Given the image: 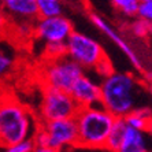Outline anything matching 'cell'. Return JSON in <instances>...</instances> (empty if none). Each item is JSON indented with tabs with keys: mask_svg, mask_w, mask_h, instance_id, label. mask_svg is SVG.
Returning a JSON list of instances; mask_svg holds the SVG:
<instances>
[{
	"mask_svg": "<svg viewBox=\"0 0 152 152\" xmlns=\"http://www.w3.org/2000/svg\"><path fill=\"white\" fill-rule=\"evenodd\" d=\"M39 119L23 104L12 97L0 99V147L32 140L39 126Z\"/></svg>",
	"mask_w": 152,
	"mask_h": 152,
	"instance_id": "cell-1",
	"label": "cell"
},
{
	"mask_svg": "<svg viewBox=\"0 0 152 152\" xmlns=\"http://www.w3.org/2000/svg\"><path fill=\"white\" fill-rule=\"evenodd\" d=\"M138 82L132 73L114 71L100 82V106L115 118H125L137 104Z\"/></svg>",
	"mask_w": 152,
	"mask_h": 152,
	"instance_id": "cell-2",
	"label": "cell"
},
{
	"mask_svg": "<svg viewBox=\"0 0 152 152\" xmlns=\"http://www.w3.org/2000/svg\"><path fill=\"white\" fill-rule=\"evenodd\" d=\"M117 118L102 106L78 108L74 117L77 148L106 149V142Z\"/></svg>",
	"mask_w": 152,
	"mask_h": 152,
	"instance_id": "cell-3",
	"label": "cell"
},
{
	"mask_svg": "<svg viewBox=\"0 0 152 152\" xmlns=\"http://www.w3.org/2000/svg\"><path fill=\"white\" fill-rule=\"evenodd\" d=\"M36 147H50L62 152L69 148H77V126L74 118L40 122L32 137Z\"/></svg>",
	"mask_w": 152,
	"mask_h": 152,
	"instance_id": "cell-4",
	"label": "cell"
},
{
	"mask_svg": "<svg viewBox=\"0 0 152 152\" xmlns=\"http://www.w3.org/2000/svg\"><path fill=\"white\" fill-rule=\"evenodd\" d=\"M66 45V56L74 63L81 66L84 70H93L107 53L104 52L102 44L91 36L81 32H74L64 42Z\"/></svg>",
	"mask_w": 152,
	"mask_h": 152,
	"instance_id": "cell-5",
	"label": "cell"
},
{
	"mask_svg": "<svg viewBox=\"0 0 152 152\" xmlns=\"http://www.w3.org/2000/svg\"><path fill=\"white\" fill-rule=\"evenodd\" d=\"M85 74V70L74 63L67 56H63L55 60H45L41 77L45 88L59 89L63 92H70L73 85L81 75Z\"/></svg>",
	"mask_w": 152,
	"mask_h": 152,
	"instance_id": "cell-6",
	"label": "cell"
},
{
	"mask_svg": "<svg viewBox=\"0 0 152 152\" xmlns=\"http://www.w3.org/2000/svg\"><path fill=\"white\" fill-rule=\"evenodd\" d=\"M78 111V106L69 92L59 89L44 88L37 113L39 122H50L56 119L74 118Z\"/></svg>",
	"mask_w": 152,
	"mask_h": 152,
	"instance_id": "cell-7",
	"label": "cell"
},
{
	"mask_svg": "<svg viewBox=\"0 0 152 152\" xmlns=\"http://www.w3.org/2000/svg\"><path fill=\"white\" fill-rule=\"evenodd\" d=\"M74 32L73 22L64 15L39 18L33 23V34L45 44H64Z\"/></svg>",
	"mask_w": 152,
	"mask_h": 152,
	"instance_id": "cell-8",
	"label": "cell"
},
{
	"mask_svg": "<svg viewBox=\"0 0 152 152\" xmlns=\"http://www.w3.org/2000/svg\"><path fill=\"white\" fill-rule=\"evenodd\" d=\"M69 93L78 108L100 106V82L86 74L78 78Z\"/></svg>",
	"mask_w": 152,
	"mask_h": 152,
	"instance_id": "cell-9",
	"label": "cell"
},
{
	"mask_svg": "<svg viewBox=\"0 0 152 152\" xmlns=\"http://www.w3.org/2000/svg\"><path fill=\"white\" fill-rule=\"evenodd\" d=\"M0 6L8 19L19 25H33L39 19L36 0H1Z\"/></svg>",
	"mask_w": 152,
	"mask_h": 152,
	"instance_id": "cell-10",
	"label": "cell"
},
{
	"mask_svg": "<svg viewBox=\"0 0 152 152\" xmlns=\"http://www.w3.org/2000/svg\"><path fill=\"white\" fill-rule=\"evenodd\" d=\"M91 21L93 22V25L96 26V28L99 29L100 32L103 33V34H106L108 39L111 40V41L115 44V45L119 48L122 52L126 55V58L132 62V64L134 66V67H137L138 70L141 69V63H140V59L137 58V55H136V52L133 51V48H132L129 44H127L126 41H125V39L122 37V36L119 34V33L115 30V29L113 28V26L108 23V22L104 19L103 17H100L99 14H95V12H92L91 14Z\"/></svg>",
	"mask_w": 152,
	"mask_h": 152,
	"instance_id": "cell-11",
	"label": "cell"
},
{
	"mask_svg": "<svg viewBox=\"0 0 152 152\" xmlns=\"http://www.w3.org/2000/svg\"><path fill=\"white\" fill-rule=\"evenodd\" d=\"M117 152H148L145 133L126 126V130Z\"/></svg>",
	"mask_w": 152,
	"mask_h": 152,
	"instance_id": "cell-12",
	"label": "cell"
},
{
	"mask_svg": "<svg viewBox=\"0 0 152 152\" xmlns=\"http://www.w3.org/2000/svg\"><path fill=\"white\" fill-rule=\"evenodd\" d=\"M151 115H152V110L148 108V107H136L134 110L130 111L124 118V121L127 127H132V129H136V130L145 133Z\"/></svg>",
	"mask_w": 152,
	"mask_h": 152,
	"instance_id": "cell-13",
	"label": "cell"
},
{
	"mask_svg": "<svg viewBox=\"0 0 152 152\" xmlns=\"http://www.w3.org/2000/svg\"><path fill=\"white\" fill-rule=\"evenodd\" d=\"M125 130H126V124H125L124 118H117L113 125V129H111L110 134H108V138H107L106 151L117 152V149L119 148V145H121V141H122Z\"/></svg>",
	"mask_w": 152,
	"mask_h": 152,
	"instance_id": "cell-14",
	"label": "cell"
},
{
	"mask_svg": "<svg viewBox=\"0 0 152 152\" xmlns=\"http://www.w3.org/2000/svg\"><path fill=\"white\" fill-rule=\"evenodd\" d=\"M39 18H51L62 15V1L60 0H36Z\"/></svg>",
	"mask_w": 152,
	"mask_h": 152,
	"instance_id": "cell-15",
	"label": "cell"
},
{
	"mask_svg": "<svg viewBox=\"0 0 152 152\" xmlns=\"http://www.w3.org/2000/svg\"><path fill=\"white\" fill-rule=\"evenodd\" d=\"M14 63L15 60L11 52L0 44V80H3L6 75L10 74L14 67Z\"/></svg>",
	"mask_w": 152,
	"mask_h": 152,
	"instance_id": "cell-16",
	"label": "cell"
},
{
	"mask_svg": "<svg viewBox=\"0 0 152 152\" xmlns=\"http://www.w3.org/2000/svg\"><path fill=\"white\" fill-rule=\"evenodd\" d=\"M113 6L127 17H136L140 8L138 0H111Z\"/></svg>",
	"mask_w": 152,
	"mask_h": 152,
	"instance_id": "cell-17",
	"label": "cell"
},
{
	"mask_svg": "<svg viewBox=\"0 0 152 152\" xmlns=\"http://www.w3.org/2000/svg\"><path fill=\"white\" fill-rule=\"evenodd\" d=\"M130 29L133 34L140 37V39H145V37L152 36V23L145 21V19H141V18H137L132 22Z\"/></svg>",
	"mask_w": 152,
	"mask_h": 152,
	"instance_id": "cell-18",
	"label": "cell"
},
{
	"mask_svg": "<svg viewBox=\"0 0 152 152\" xmlns=\"http://www.w3.org/2000/svg\"><path fill=\"white\" fill-rule=\"evenodd\" d=\"M45 60H55L66 56V45L64 44H45L44 45Z\"/></svg>",
	"mask_w": 152,
	"mask_h": 152,
	"instance_id": "cell-19",
	"label": "cell"
},
{
	"mask_svg": "<svg viewBox=\"0 0 152 152\" xmlns=\"http://www.w3.org/2000/svg\"><path fill=\"white\" fill-rule=\"evenodd\" d=\"M93 71H95V73L99 75V77H102V80H103V78H106V77H108L110 74H113L115 70H114L113 62H111L110 58H108V56H104L99 62V63L95 66Z\"/></svg>",
	"mask_w": 152,
	"mask_h": 152,
	"instance_id": "cell-20",
	"label": "cell"
},
{
	"mask_svg": "<svg viewBox=\"0 0 152 152\" xmlns=\"http://www.w3.org/2000/svg\"><path fill=\"white\" fill-rule=\"evenodd\" d=\"M33 147L34 145H33L32 140H29V141H23V142H19V144L7 147V148H3L1 152H32Z\"/></svg>",
	"mask_w": 152,
	"mask_h": 152,
	"instance_id": "cell-21",
	"label": "cell"
},
{
	"mask_svg": "<svg viewBox=\"0 0 152 152\" xmlns=\"http://www.w3.org/2000/svg\"><path fill=\"white\" fill-rule=\"evenodd\" d=\"M137 17L152 23V3H140Z\"/></svg>",
	"mask_w": 152,
	"mask_h": 152,
	"instance_id": "cell-22",
	"label": "cell"
},
{
	"mask_svg": "<svg viewBox=\"0 0 152 152\" xmlns=\"http://www.w3.org/2000/svg\"><path fill=\"white\" fill-rule=\"evenodd\" d=\"M8 25H10V19H8V17L6 15V12L0 6V34L8 28Z\"/></svg>",
	"mask_w": 152,
	"mask_h": 152,
	"instance_id": "cell-23",
	"label": "cell"
},
{
	"mask_svg": "<svg viewBox=\"0 0 152 152\" xmlns=\"http://www.w3.org/2000/svg\"><path fill=\"white\" fill-rule=\"evenodd\" d=\"M32 152H59L56 151V149H53V148H50V147H33Z\"/></svg>",
	"mask_w": 152,
	"mask_h": 152,
	"instance_id": "cell-24",
	"label": "cell"
},
{
	"mask_svg": "<svg viewBox=\"0 0 152 152\" xmlns=\"http://www.w3.org/2000/svg\"><path fill=\"white\" fill-rule=\"evenodd\" d=\"M147 133H149V134L152 136V115H151V118H149V122H148V127H147Z\"/></svg>",
	"mask_w": 152,
	"mask_h": 152,
	"instance_id": "cell-25",
	"label": "cell"
},
{
	"mask_svg": "<svg viewBox=\"0 0 152 152\" xmlns=\"http://www.w3.org/2000/svg\"><path fill=\"white\" fill-rule=\"evenodd\" d=\"M140 3H152V0H138Z\"/></svg>",
	"mask_w": 152,
	"mask_h": 152,
	"instance_id": "cell-26",
	"label": "cell"
},
{
	"mask_svg": "<svg viewBox=\"0 0 152 152\" xmlns=\"http://www.w3.org/2000/svg\"><path fill=\"white\" fill-rule=\"evenodd\" d=\"M149 91H151V93H152V82H151V85H149Z\"/></svg>",
	"mask_w": 152,
	"mask_h": 152,
	"instance_id": "cell-27",
	"label": "cell"
},
{
	"mask_svg": "<svg viewBox=\"0 0 152 152\" xmlns=\"http://www.w3.org/2000/svg\"><path fill=\"white\" fill-rule=\"evenodd\" d=\"M0 1H1V0H0Z\"/></svg>",
	"mask_w": 152,
	"mask_h": 152,
	"instance_id": "cell-28",
	"label": "cell"
}]
</instances>
